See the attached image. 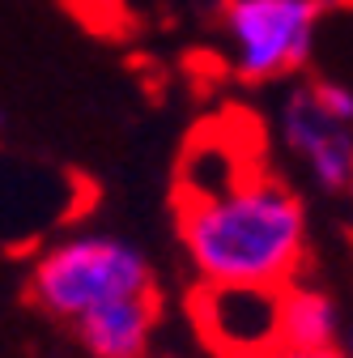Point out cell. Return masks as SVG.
I'll return each mask as SVG.
<instances>
[{"mask_svg":"<svg viewBox=\"0 0 353 358\" xmlns=\"http://www.w3.org/2000/svg\"><path fill=\"white\" fill-rule=\"evenodd\" d=\"M179 239L200 282L281 290L306 260V213L281 179L255 171L217 196L179 205Z\"/></svg>","mask_w":353,"mask_h":358,"instance_id":"6da1fadb","label":"cell"},{"mask_svg":"<svg viewBox=\"0 0 353 358\" xmlns=\"http://www.w3.org/2000/svg\"><path fill=\"white\" fill-rule=\"evenodd\" d=\"M349 188H353V175H349Z\"/></svg>","mask_w":353,"mask_h":358,"instance_id":"4fadbf2b","label":"cell"},{"mask_svg":"<svg viewBox=\"0 0 353 358\" xmlns=\"http://www.w3.org/2000/svg\"><path fill=\"white\" fill-rule=\"evenodd\" d=\"M34 303L56 320L77 324L81 316L132 294H153V268L128 239L85 231L52 243L30 268Z\"/></svg>","mask_w":353,"mask_h":358,"instance_id":"7a4b0ae2","label":"cell"},{"mask_svg":"<svg viewBox=\"0 0 353 358\" xmlns=\"http://www.w3.org/2000/svg\"><path fill=\"white\" fill-rule=\"evenodd\" d=\"M255 171L264 166L255 145H247V124H230V120L204 124L179 158V205L217 196Z\"/></svg>","mask_w":353,"mask_h":358,"instance_id":"8992f818","label":"cell"},{"mask_svg":"<svg viewBox=\"0 0 353 358\" xmlns=\"http://www.w3.org/2000/svg\"><path fill=\"white\" fill-rule=\"evenodd\" d=\"M158 324V294L115 299L77 320V337L94 358H145Z\"/></svg>","mask_w":353,"mask_h":358,"instance_id":"52a82bcc","label":"cell"},{"mask_svg":"<svg viewBox=\"0 0 353 358\" xmlns=\"http://www.w3.org/2000/svg\"><path fill=\"white\" fill-rule=\"evenodd\" d=\"M336 329H340L336 303L324 290L302 282L281 286V307H277L281 350H328L336 345Z\"/></svg>","mask_w":353,"mask_h":358,"instance_id":"ba28073f","label":"cell"},{"mask_svg":"<svg viewBox=\"0 0 353 358\" xmlns=\"http://www.w3.org/2000/svg\"><path fill=\"white\" fill-rule=\"evenodd\" d=\"M273 358H345L336 345H328V350H277Z\"/></svg>","mask_w":353,"mask_h":358,"instance_id":"30bf717a","label":"cell"},{"mask_svg":"<svg viewBox=\"0 0 353 358\" xmlns=\"http://www.w3.org/2000/svg\"><path fill=\"white\" fill-rule=\"evenodd\" d=\"M311 90H315V99L324 103V111L332 120L353 128V90L349 85H340V81H311Z\"/></svg>","mask_w":353,"mask_h":358,"instance_id":"9c48e42d","label":"cell"},{"mask_svg":"<svg viewBox=\"0 0 353 358\" xmlns=\"http://www.w3.org/2000/svg\"><path fill=\"white\" fill-rule=\"evenodd\" d=\"M324 0H226L222 34L230 69L247 81H277L311 60Z\"/></svg>","mask_w":353,"mask_h":358,"instance_id":"3957f363","label":"cell"},{"mask_svg":"<svg viewBox=\"0 0 353 358\" xmlns=\"http://www.w3.org/2000/svg\"><path fill=\"white\" fill-rule=\"evenodd\" d=\"M0 132H5V111H0Z\"/></svg>","mask_w":353,"mask_h":358,"instance_id":"7c38bea8","label":"cell"},{"mask_svg":"<svg viewBox=\"0 0 353 358\" xmlns=\"http://www.w3.org/2000/svg\"><path fill=\"white\" fill-rule=\"evenodd\" d=\"M281 137L302 158L311 179L328 192L349 188L353 175V128L332 120L311 85H294L281 107Z\"/></svg>","mask_w":353,"mask_h":358,"instance_id":"5b68a950","label":"cell"},{"mask_svg":"<svg viewBox=\"0 0 353 358\" xmlns=\"http://www.w3.org/2000/svg\"><path fill=\"white\" fill-rule=\"evenodd\" d=\"M349 354H353V324H349Z\"/></svg>","mask_w":353,"mask_h":358,"instance_id":"8fae6325","label":"cell"},{"mask_svg":"<svg viewBox=\"0 0 353 358\" xmlns=\"http://www.w3.org/2000/svg\"><path fill=\"white\" fill-rule=\"evenodd\" d=\"M188 307L200 341L217 358H273L281 350V333H277L281 290L200 282Z\"/></svg>","mask_w":353,"mask_h":358,"instance_id":"277c9868","label":"cell"}]
</instances>
